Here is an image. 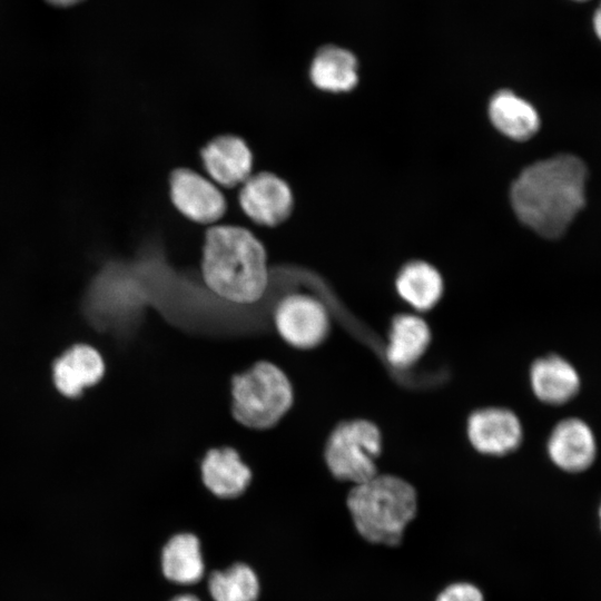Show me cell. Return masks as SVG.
Listing matches in <instances>:
<instances>
[{"mask_svg":"<svg viewBox=\"0 0 601 601\" xmlns=\"http://www.w3.org/2000/svg\"><path fill=\"white\" fill-rule=\"evenodd\" d=\"M431 339L426 322L412 314L396 316L391 325L385 356L396 368H406L425 353Z\"/></svg>","mask_w":601,"mask_h":601,"instance_id":"cell-16","label":"cell"},{"mask_svg":"<svg viewBox=\"0 0 601 601\" xmlns=\"http://www.w3.org/2000/svg\"><path fill=\"white\" fill-rule=\"evenodd\" d=\"M162 572L178 584H193L204 574L200 543L196 535L180 533L173 536L162 550Z\"/></svg>","mask_w":601,"mask_h":601,"instance_id":"cell-19","label":"cell"},{"mask_svg":"<svg viewBox=\"0 0 601 601\" xmlns=\"http://www.w3.org/2000/svg\"><path fill=\"white\" fill-rule=\"evenodd\" d=\"M347 508L362 538L371 543L396 545L417 510L414 487L401 477L375 475L356 484Z\"/></svg>","mask_w":601,"mask_h":601,"instance_id":"cell-3","label":"cell"},{"mask_svg":"<svg viewBox=\"0 0 601 601\" xmlns=\"http://www.w3.org/2000/svg\"><path fill=\"white\" fill-rule=\"evenodd\" d=\"M599 516H600V523H601V505H600V510H599Z\"/></svg>","mask_w":601,"mask_h":601,"instance_id":"cell-25","label":"cell"},{"mask_svg":"<svg viewBox=\"0 0 601 601\" xmlns=\"http://www.w3.org/2000/svg\"><path fill=\"white\" fill-rule=\"evenodd\" d=\"M382 450L380 430L365 420L339 424L325 446V461L338 480L363 483L376 475V460Z\"/></svg>","mask_w":601,"mask_h":601,"instance_id":"cell-5","label":"cell"},{"mask_svg":"<svg viewBox=\"0 0 601 601\" xmlns=\"http://www.w3.org/2000/svg\"><path fill=\"white\" fill-rule=\"evenodd\" d=\"M201 274L218 297L253 304L267 288V254L250 230L234 225L213 226L205 234Z\"/></svg>","mask_w":601,"mask_h":601,"instance_id":"cell-2","label":"cell"},{"mask_svg":"<svg viewBox=\"0 0 601 601\" xmlns=\"http://www.w3.org/2000/svg\"><path fill=\"white\" fill-rule=\"evenodd\" d=\"M201 480L216 496L231 499L240 495L252 480L250 469L231 447L209 450L200 464Z\"/></svg>","mask_w":601,"mask_h":601,"instance_id":"cell-12","label":"cell"},{"mask_svg":"<svg viewBox=\"0 0 601 601\" xmlns=\"http://www.w3.org/2000/svg\"><path fill=\"white\" fill-rule=\"evenodd\" d=\"M395 286L401 298L417 311L434 307L443 293V279L437 269L421 260L406 264Z\"/></svg>","mask_w":601,"mask_h":601,"instance_id":"cell-18","label":"cell"},{"mask_svg":"<svg viewBox=\"0 0 601 601\" xmlns=\"http://www.w3.org/2000/svg\"><path fill=\"white\" fill-rule=\"evenodd\" d=\"M239 205L255 224L275 227L292 214L294 197L288 184L269 171L250 175L242 185Z\"/></svg>","mask_w":601,"mask_h":601,"instance_id":"cell-7","label":"cell"},{"mask_svg":"<svg viewBox=\"0 0 601 601\" xmlns=\"http://www.w3.org/2000/svg\"><path fill=\"white\" fill-rule=\"evenodd\" d=\"M274 321L280 337L300 349L319 345L329 331V318L325 306L306 294H292L284 297L275 309Z\"/></svg>","mask_w":601,"mask_h":601,"instance_id":"cell-6","label":"cell"},{"mask_svg":"<svg viewBox=\"0 0 601 601\" xmlns=\"http://www.w3.org/2000/svg\"><path fill=\"white\" fill-rule=\"evenodd\" d=\"M467 436L476 451L487 455H504L520 445L522 427L511 411L487 407L470 416Z\"/></svg>","mask_w":601,"mask_h":601,"instance_id":"cell-9","label":"cell"},{"mask_svg":"<svg viewBox=\"0 0 601 601\" xmlns=\"http://www.w3.org/2000/svg\"><path fill=\"white\" fill-rule=\"evenodd\" d=\"M593 26L597 36L601 39V3L599 8L595 10L594 17H593Z\"/></svg>","mask_w":601,"mask_h":601,"instance_id":"cell-22","label":"cell"},{"mask_svg":"<svg viewBox=\"0 0 601 601\" xmlns=\"http://www.w3.org/2000/svg\"><path fill=\"white\" fill-rule=\"evenodd\" d=\"M309 76L314 86L321 90L349 91L358 80L356 58L346 49L323 47L312 61Z\"/></svg>","mask_w":601,"mask_h":601,"instance_id":"cell-17","label":"cell"},{"mask_svg":"<svg viewBox=\"0 0 601 601\" xmlns=\"http://www.w3.org/2000/svg\"><path fill=\"white\" fill-rule=\"evenodd\" d=\"M548 453L560 469L580 472L588 469L595 459V439L583 421L566 418L553 428L548 441Z\"/></svg>","mask_w":601,"mask_h":601,"instance_id":"cell-11","label":"cell"},{"mask_svg":"<svg viewBox=\"0 0 601 601\" xmlns=\"http://www.w3.org/2000/svg\"><path fill=\"white\" fill-rule=\"evenodd\" d=\"M47 1L55 6L66 7V6H72L81 0H47Z\"/></svg>","mask_w":601,"mask_h":601,"instance_id":"cell-23","label":"cell"},{"mask_svg":"<svg viewBox=\"0 0 601 601\" xmlns=\"http://www.w3.org/2000/svg\"><path fill=\"white\" fill-rule=\"evenodd\" d=\"M587 168L575 156L559 155L524 168L510 191L516 217L546 238L564 234L585 203Z\"/></svg>","mask_w":601,"mask_h":601,"instance_id":"cell-1","label":"cell"},{"mask_svg":"<svg viewBox=\"0 0 601 601\" xmlns=\"http://www.w3.org/2000/svg\"><path fill=\"white\" fill-rule=\"evenodd\" d=\"M170 199L186 218L199 224H213L226 213V200L207 178L189 168H177L169 177Z\"/></svg>","mask_w":601,"mask_h":601,"instance_id":"cell-8","label":"cell"},{"mask_svg":"<svg viewBox=\"0 0 601 601\" xmlns=\"http://www.w3.org/2000/svg\"><path fill=\"white\" fill-rule=\"evenodd\" d=\"M208 589L214 601H256L259 594L255 572L243 563L213 572L208 580Z\"/></svg>","mask_w":601,"mask_h":601,"instance_id":"cell-20","label":"cell"},{"mask_svg":"<svg viewBox=\"0 0 601 601\" xmlns=\"http://www.w3.org/2000/svg\"><path fill=\"white\" fill-rule=\"evenodd\" d=\"M170 601H200V600L191 594H181V595L175 597Z\"/></svg>","mask_w":601,"mask_h":601,"instance_id":"cell-24","label":"cell"},{"mask_svg":"<svg viewBox=\"0 0 601 601\" xmlns=\"http://www.w3.org/2000/svg\"><path fill=\"white\" fill-rule=\"evenodd\" d=\"M489 117L496 130L513 140H526L540 127L535 108L510 90H501L491 98Z\"/></svg>","mask_w":601,"mask_h":601,"instance_id":"cell-15","label":"cell"},{"mask_svg":"<svg viewBox=\"0 0 601 601\" xmlns=\"http://www.w3.org/2000/svg\"><path fill=\"white\" fill-rule=\"evenodd\" d=\"M530 381L535 396L550 405L569 402L580 388L575 368L556 355L536 359L530 371Z\"/></svg>","mask_w":601,"mask_h":601,"instance_id":"cell-14","label":"cell"},{"mask_svg":"<svg viewBox=\"0 0 601 601\" xmlns=\"http://www.w3.org/2000/svg\"><path fill=\"white\" fill-rule=\"evenodd\" d=\"M105 373V364L97 349L78 344L69 348L53 365L57 388L67 396L79 395L85 387L98 383Z\"/></svg>","mask_w":601,"mask_h":601,"instance_id":"cell-13","label":"cell"},{"mask_svg":"<svg viewBox=\"0 0 601 601\" xmlns=\"http://www.w3.org/2000/svg\"><path fill=\"white\" fill-rule=\"evenodd\" d=\"M579 1H582V0H579Z\"/></svg>","mask_w":601,"mask_h":601,"instance_id":"cell-26","label":"cell"},{"mask_svg":"<svg viewBox=\"0 0 601 601\" xmlns=\"http://www.w3.org/2000/svg\"><path fill=\"white\" fill-rule=\"evenodd\" d=\"M293 400L288 377L270 362H258L231 378L233 416L248 428L273 427L292 407Z\"/></svg>","mask_w":601,"mask_h":601,"instance_id":"cell-4","label":"cell"},{"mask_svg":"<svg viewBox=\"0 0 601 601\" xmlns=\"http://www.w3.org/2000/svg\"><path fill=\"white\" fill-rule=\"evenodd\" d=\"M436 601H484L481 590L469 582H456L443 589Z\"/></svg>","mask_w":601,"mask_h":601,"instance_id":"cell-21","label":"cell"},{"mask_svg":"<svg viewBox=\"0 0 601 601\" xmlns=\"http://www.w3.org/2000/svg\"><path fill=\"white\" fill-rule=\"evenodd\" d=\"M200 158L211 179L227 188L243 185L252 174V151L246 141L235 135L209 140L203 147Z\"/></svg>","mask_w":601,"mask_h":601,"instance_id":"cell-10","label":"cell"}]
</instances>
